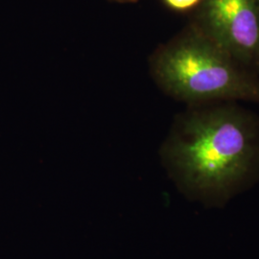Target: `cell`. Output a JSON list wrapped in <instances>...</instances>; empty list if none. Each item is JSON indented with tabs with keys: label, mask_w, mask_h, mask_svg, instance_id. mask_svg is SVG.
I'll use <instances>...</instances> for the list:
<instances>
[{
	"label": "cell",
	"mask_w": 259,
	"mask_h": 259,
	"mask_svg": "<svg viewBox=\"0 0 259 259\" xmlns=\"http://www.w3.org/2000/svg\"><path fill=\"white\" fill-rule=\"evenodd\" d=\"M183 192L222 207L259 181V119L236 102L189 106L162 149Z\"/></svg>",
	"instance_id": "cell-1"
},
{
	"label": "cell",
	"mask_w": 259,
	"mask_h": 259,
	"mask_svg": "<svg viewBox=\"0 0 259 259\" xmlns=\"http://www.w3.org/2000/svg\"><path fill=\"white\" fill-rule=\"evenodd\" d=\"M116 3H122V4H129V3H136L139 2V0H111Z\"/></svg>",
	"instance_id": "cell-5"
},
{
	"label": "cell",
	"mask_w": 259,
	"mask_h": 259,
	"mask_svg": "<svg viewBox=\"0 0 259 259\" xmlns=\"http://www.w3.org/2000/svg\"><path fill=\"white\" fill-rule=\"evenodd\" d=\"M169 9L176 12L194 11L200 4L201 0H162Z\"/></svg>",
	"instance_id": "cell-4"
},
{
	"label": "cell",
	"mask_w": 259,
	"mask_h": 259,
	"mask_svg": "<svg viewBox=\"0 0 259 259\" xmlns=\"http://www.w3.org/2000/svg\"><path fill=\"white\" fill-rule=\"evenodd\" d=\"M150 69L164 93L189 106L259 104V74L191 23L157 48L151 57Z\"/></svg>",
	"instance_id": "cell-2"
},
{
	"label": "cell",
	"mask_w": 259,
	"mask_h": 259,
	"mask_svg": "<svg viewBox=\"0 0 259 259\" xmlns=\"http://www.w3.org/2000/svg\"><path fill=\"white\" fill-rule=\"evenodd\" d=\"M189 23L259 74V0H201Z\"/></svg>",
	"instance_id": "cell-3"
}]
</instances>
